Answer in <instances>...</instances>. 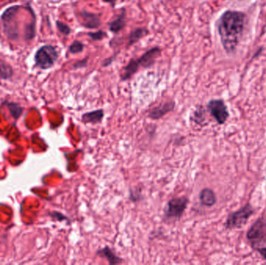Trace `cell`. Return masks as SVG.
Returning a JSON list of instances; mask_svg holds the SVG:
<instances>
[{"label": "cell", "mask_w": 266, "mask_h": 265, "mask_svg": "<svg viewBox=\"0 0 266 265\" xmlns=\"http://www.w3.org/2000/svg\"><path fill=\"white\" fill-rule=\"evenodd\" d=\"M246 14L238 10H226L217 22V29L223 49L228 55L234 53L245 27Z\"/></svg>", "instance_id": "6da1fadb"}, {"label": "cell", "mask_w": 266, "mask_h": 265, "mask_svg": "<svg viewBox=\"0 0 266 265\" xmlns=\"http://www.w3.org/2000/svg\"><path fill=\"white\" fill-rule=\"evenodd\" d=\"M247 239L255 251L266 248V220L259 218L247 233Z\"/></svg>", "instance_id": "7a4b0ae2"}, {"label": "cell", "mask_w": 266, "mask_h": 265, "mask_svg": "<svg viewBox=\"0 0 266 265\" xmlns=\"http://www.w3.org/2000/svg\"><path fill=\"white\" fill-rule=\"evenodd\" d=\"M255 212V208H253L252 205L250 203H247L239 210L229 214L224 224L225 228L226 229H241L247 223Z\"/></svg>", "instance_id": "3957f363"}, {"label": "cell", "mask_w": 266, "mask_h": 265, "mask_svg": "<svg viewBox=\"0 0 266 265\" xmlns=\"http://www.w3.org/2000/svg\"><path fill=\"white\" fill-rule=\"evenodd\" d=\"M189 199L185 196L174 198L167 202L164 209V218L165 221H177L181 220L188 207Z\"/></svg>", "instance_id": "277c9868"}, {"label": "cell", "mask_w": 266, "mask_h": 265, "mask_svg": "<svg viewBox=\"0 0 266 265\" xmlns=\"http://www.w3.org/2000/svg\"><path fill=\"white\" fill-rule=\"evenodd\" d=\"M59 58L57 50L52 45H44L37 51L34 61L35 65L42 69H48L53 66Z\"/></svg>", "instance_id": "5b68a950"}, {"label": "cell", "mask_w": 266, "mask_h": 265, "mask_svg": "<svg viewBox=\"0 0 266 265\" xmlns=\"http://www.w3.org/2000/svg\"><path fill=\"white\" fill-rule=\"evenodd\" d=\"M207 109L218 125L225 124L230 116L228 109L222 99H213L208 102Z\"/></svg>", "instance_id": "8992f818"}, {"label": "cell", "mask_w": 266, "mask_h": 265, "mask_svg": "<svg viewBox=\"0 0 266 265\" xmlns=\"http://www.w3.org/2000/svg\"><path fill=\"white\" fill-rule=\"evenodd\" d=\"M161 53L160 47H154L145 52L139 59H135L139 68H149L154 65Z\"/></svg>", "instance_id": "52a82bcc"}, {"label": "cell", "mask_w": 266, "mask_h": 265, "mask_svg": "<svg viewBox=\"0 0 266 265\" xmlns=\"http://www.w3.org/2000/svg\"><path fill=\"white\" fill-rule=\"evenodd\" d=\"M175 108V101H167L152 108L149 111L148 117L152 120H159L164 118L166 114L173 111Z\"/></svg>", "instance_id": "ba28073f"}, {"label": "cell", "mask_w": 266, "mask_h": 265, "mask_svg": "<svg viewBox=\"0 0 266 265\" xmlns=\"http://www.w3.org/2000/svg\"><path fill=\"white\" fill-rule=\"evenodd\" d=\"M80 23L87 28H97L101 25V22L99 17L96 14L84 10L80 12Z\"/></svg>", "instance_id": "9c48e42d"}, {"label": "cell", "mask_w": 266, "mask_h": 265, "mask_svg": "<svg viewBox=\"0 0 266 265\" xmlns=\"http://www.w3.org/2000/svg\"><path fill=\"white\" fill-rule=\"evenodd\" d=\"M96 255L99 258L106 259L109 265H119L124 262L122 258L117 255L109 246H105L104 248L99 249L96 251Z\"/></svg>", "instance_id": "30bf717a"}, {"label": "cell", "mask_w": 266, "mask_h": 265, "mask_svg": "<svg viewBox=\"0 0 266 265\" xmlns=\"http://www.w3.org/2000/svg\"><path fill=\"white\" fill-rule=\"evenodd\" d=\"M200 201L201 205L205 207H213L217 201V195L215 192L210 188H203L200 193Z\"/></svg>", "instance_id": "8fae6325"}, {"label": "cell", "mask_w": 266, "mask_h": 265, "mask_svg": "<svg viewBox=\"0 0 266 265\" xmlns=\"http://www.w3.org/2000/svg\"><path fill=\"white\" fill-rule=\"evenodd\" d=\"M105 116V111L103 109L92 110V111L87 112L83 114L81 117V121L84 124H95L101 123Z\"/></svg>", "instance_id": "7c38bea8"}, {"label": "cell", "mask_w": 266, "mask_h": 265, "mask_svg": "<svg viewBox=\"0 0 266 265\" xmlns=\"http://www.w3.org/2000/svg\"><path fill=\"white\" fill-rule=\"evenodd\" d=\"M126 12L123 10L122 14H120L115 20L111 22L109 24V29L113 33H118L122 30L124 27H126Z\"/></svg>", "instance_id": "4fadbf2b"}, {"label": "cell", "mask_w": 266, "mask_h": 265, "mask_svg": "<svg viewBox=\"0 0 266 265\" xmlns=\"http://www.w3.org/2000/svg\"><path fill=\"white\" fill-rule=\"evenodd\" d=\"M148 34V30L145 28V27H139V28L135 29V30L132 31L131 34H130V37H129V43H128V44H129V46L133 45L137 42H139L141 38L147 36Z\"/></svg>", "instance_id": "5bb4252c"}, {"label": "cell", "mask_w": 266, "mask_h": 265, "mask_svg": "<svg viewBox=\"0 0 266 265\" xmlns=\"http://www.w3.org/2000/svg\"><path fill=\"white\" fill-rule=\"evenodd\" d=\"M14 70L10 65L0 59V79L1 80H9L13 76Z\"/></svg>", "instance_id": "9a60e30c"}, {"label": "cell", "mask_w": 266, "mask_h": 265, "mask_svg": "<svg viewBox=\"0 0 266 265\" xmlns=\"http://www.w3.org/2000/svg\"><path fill=\"white\" fill-rule=\"evenodd\" d=\"M192 119L196 125L203 126L206 117H205V110L203 107L200 106L193 112Z\"/></svg>", "instance_id": "2e32d148"}, {"label": "cell", "mask_w": 266, "mask_h": 265, "mask_svg": "<svg viewBox=\"0 0 266 265\" xmlns=\"http://www.w3.org/2000/svg\"><path fill=\"white\" fill-rule=\"evenodd\" d=\"M6 106H7L8 110L10 111L12 117L15 120L18 119L23 113V108L17 103L7 102Z\"/></svg>", "instance_id": "e0dca14e"}, {"label": "cell", "mask_w": 266, "mask_h": 265, "mask_svg": "<svg viewBox=\"0 0 266 265\" xmlns=\"http://www.w3.org/2000/svg\"><path fill=\"white\" fill-rule=\"evenodd\" d=\"M130 200L133 202H138L143 199L142 195V190L139 188H133L130 190V195H129Z\"/></svg>", "instance_id": "ac0fdd59"}, {"label": "cell", "mask_w": 266, "mask_h": 265, "mask_svg": "<svg viewBox=\"0 0 266 265\" xmlns=\"http://www.w3.org/2000/svg\"><path fill=\"white\" fill-rule=\"evenodd\" d=\"M84 49V44L80 41H75L68 47V51L72 54L81 53Z\"/></svg>", "instance_id": "d6986e66"}, {"label": "cell", "mask_w": 266, "mask_h": 265, "mask_svg": "<svg viewBox=\"0 0 266 265\" xmlns=\"http://www.w3.org/2000/svg\"><path fill=\"white\" fill-rule=\"evenodd\" d=\"M56 25H57L58 30H59V32L61 33V34H64V35H68V34H70L71 28L68 27V25L59 21L56 22Z\"/></svg>", "instance_id": "ffe728a7"}, {"label": "cell", "mask_w": 266, "mask_h": 265, "mask_svg": "<svg viewBox=\"0 0 266 265\" xmlns=\"http://www.w3.org/2000/svg\"><path fill=\"white\" fill-rule=\"evenodd\" d=\"M88 35L91 38L92 40L101 41L107 36V34L105 31H103V30H99L97 32L89 33Z\"/></svg>", "instance_id": "44dd1931"}, {"label": "cell", "mask_w": 266, "mask_h": 265, "mask_svg": "<svg viewBox=\"0 0 266 265\" xmlns=\"http://www.w3.org/2000/svg\"><path fill=\"white\" fill-rule=\"evenodd\" d=\"M50 216L59 221H67L69 222V220L67 218L65 215L62 214L61 212H52L50 213Z\"/></svg>", "instance_id": "7402d4cb"}, {"label": "cell", "mask_w": 266, "mask_h": 265, "mask_svg": "<svg viewBox=\"0 0 266 265\" xmlns=\"http://www.w3.org/2000/svg\"><path fill=\"white\" fill-rule=\"evenodd\" d=\"M88 58H86L84 60L80 61V62H77L76 64L74 65L75 68H83V67H85L87 65H88Z\"/></svg>", "instance_id": "603a6c76"}, {"label": "cell", "mask_w": 266, "mask_h": 265, "mask_svg": "<svg viewBox=\"0 0 266 265\" xmlns=\"http://www.w3.org/2000/svg\"><path fill=\"white\" fill-rule=\"evenodd\" d=\"M103 2H108V3L111 4V6L114 7L116 3V0H102Z\"/></svg>", "instance_id": "cb8c5ba5"}]
</instances>
